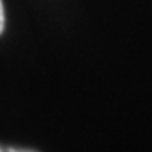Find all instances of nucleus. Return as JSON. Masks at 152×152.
<instances>
[{
    "label": "nucleus",
    "instance_id": "f257e3e1",
    "mask_svg": "<svg viewBox=\"0 0 152 152\" xmlns=\"http://www.w3.org/2000/svg\"><path fill=\"white\" fill-rule=\"evenodd\" d=\"M5 27V12H4V4H2V0H0V34Z\"/></svg>",
    "mask_w": 152,
    "mask_h": 152
}]
</instances>
